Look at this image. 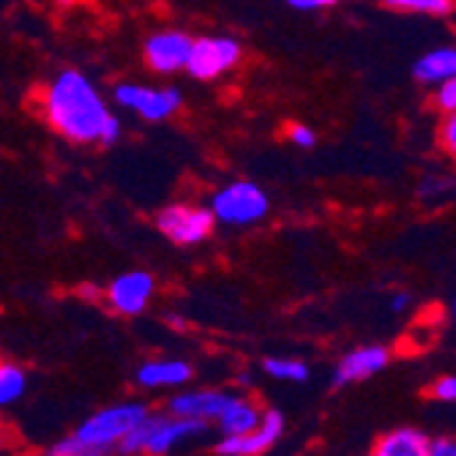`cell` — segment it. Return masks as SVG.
<instances>
[{
  "label": "cell",
  "instance_id": "obj_3",
  "mask_svg": "<svg viewBox=\"0 0 456 456\" xmlns=\"http://www.w3.org/2000/svg\"><path fill=\"white\" fill-rule=\"evenodd\" d=\"M148 419V407L140 402H129V404H115L107 407L102 412H96L94 419H88L77 429L74 437H79L82 443L96 445L110 451L112 445H118L123 437H126L137 424H142Z\"/></svg>",
  "mask_w": 456,
  "mask_h": 456
},
{
  "label": "cell",
  "instance_id": "obj_10",
  "mask_svg": "<svg viewBox=\"0 0 456 456\" xmlns=\"http://www.w3.org/2000/svg\"><path fill=\"white\" fill-rule=\"evenodd\" d=\"M189 50H191V38L183 36V33H159L153 38H148L145 45V61L153 71H161V74H170V71H178L186 66V58H189Z\"/></svg>",
  "mask_w": 456,
  "mask_h": 456
},
{
  "label": "cell",
  "instance_id": "obj_24",
  "mask_svg": "<svg viewBox=\"0 0 456 456\" xmlns=\"http://www.w3.org/2000/svg\"><path fill=\"white\" fill-rule=\"evenodd\" d=\"M429 456H456V445L451 437L429 440Z\"/></svg>",
  "mask_w": 456,
  "mask_h": 456
},
{
  "label": "cell",
  "instance_id": "obj_18",
  "mask_svg": "<svg viewBox=\"0 0 456 456\" xmlns=\"http://www.w3.org/2000/svg\"><path fill=\"white\" fill-rule=\"evenodd\" d=\"M265 371L276 380H289V383H304L309 378V369L301 361H289V358H268Z\"/></svg>",
  "mask_w": 456,
  "mask_h": 456
},
{
  "label": "cell",
  "instance_id": "obj_9",
  "mask_svg": "<svg viewBox=\"0 0 456 456\" xmlns=\"http://www.w3.org/2000/svg\"><path fill=\"white\" fill-rule=\"evenodd\" d=\"M151 296H153V279L142 271L118 276L107 289L112 309L120 314H140L148 306Z\"/></svg>",
  "mask_w": 456,
  "mask_h": 456
},
{
  "label": "cell",
  "instance_id": "obj_23",
  "mask_svg": "<svg viewBox=\"0 0 456 456\" xmlns=\"http://www.w3.org/2000/svg\"><path fill=\"white\" fill-rule=\"evenodd\" d=\"M440 142L445 145V151H448V153H453V151H456V118H453V112L445 118V123L440 126Z\"/></svg>",
  "mask_w": 456,
  "mask_h": 456
},
{
  "label": "cell",
  "instance_id": "obj_19",
  "mask_svg": "<svg viewBox=\"0 0 456 456\" xmlns=\"http://www.w3.org/2000/svg\"><path fill=\"white\" fill-rule=\"evenodd\" d=\"M386 6L416 14H448L453 9L451 0H386Z\"/></svg>",
  "mask_w": 456,
  "mask_h": 456
},
{
  "label": "cell",
  "instance_id": "obj_11",
  "mask_svg": "<svg viewBox=\"0 0 456 456\" xmlns=\"http://www.w3.org/2000/svg\"><path fill=\"white\" fill-rule=\"evenodd\" d=\"M232 399L235 396L224 391H186L170 402V412L178 419H219Z\"/></svg>",
  "mask_w": 456,
  "mask_h": 456
},
{
  "label": "cell",
  "instance_id": "obj_27",
  "mask_svg": "<svg viewBox=\"0 0 456 456\" xmlns=\"http://www.w3.org/2000/svg\"><path fill=\"white\" fill-rule=\"evenodd\" d=\"M287 4L296 9H322V6L337 4V0H287Z\"/></svg>",
  "mask_w": 456,
  "mask_h": 456
},
{
  "label": "cell",
  "instance_id": "obj_22",
  "mask_svg": "<svg viewBox=\"0 0 456 456\" xmlns=\"http://www.w3.org/2000/svg\"><path fill=\"white\" fill-rule=\"evenodd\" d=\"M432 396L440 399V402H453L456 399V380L451 375L440 378L435 386H432Z\"/></svg>",
  "mask_w": 456,
  "mask_h": 456
},
{
  "label": "cell",
  "instance_id": "obj_30",
  "mask_svg": "<svg viewBox=\"0 0 456 456\" xmlns=\"http://www.w3.org/2000/svg\"><path fill=\"white\" fill-rule=\"evenodd\" d=\"M375 456H378V453H375Z\"/></svg>",
  "mask_w": 456,
  "mask_h": 456
},
{
  "label": "cell",
  "instance_id": "obj_17",
  "mask_svg": "<svg viewBox=\"0 0 456 456\" xmlns=\"http://www.w3.org/2000/svg\"><path fill=\"white\" fill-rule=\"evenodd\" d=\"M28 386V375L14 363H0V407L14 404Z\"/></svg>",
  "mask_w": 456,
  "mask_h": 456
},
{
  "label": "cell",
  "instance_id": "obj_28",
  "mask_svg": "<svg viewBox=\"0 0 456 456\" xmlns=\"http://www.w3.org/2000/svg\"><path fill=\"white\" fill-rule=\"evenodd\" d=\"M6 448H9V432L0 427V453H4Z\"/></svg>",
  "mask_w": 456,
  "mask_h": 456
},
{
  "label": "cell",
  "instance_id": "obj_1",
  "mask_svg": "<svg viewBox=\"0 0 456 456\" xmlns=\"http://www.w3.org/2000/svg\"><path fill=\"white\" fill-rule=\"evenodd\" d=\"M47 120L71 142H94L110 118L102 96L79 71H63L47 88Z\"/></svg>",
  "mask_w": 456,
  "mask_h": 456
},
{
  "label": "cell",
  "instance_id": "obj_2",
  "mask_svg": "<svg viewBox=\"0 0 456 456\" xmlns=\"http://www.w3.org/2000/svg\"><path fill=\"white\" fill-rule=\"evenodd\" d=\"M202 432H205V421L200 419H178V416L159 419L148 412V419L123 437L118 448L126 456H161L170 448H175L178 443L197 437Z\"/></svg>",
  "mask_w": 456,
  "mask_h": 456
},
{
  "label": "cell",
  "instance_id": "obj_14",
  "mask_svg": "<svg viewBox=\"0 0 456 456\" xmlns=\"http://www.w3.org/2000/svg\"><path fill=\"white\" fill-rule=\"evenodd\" d=\"M378 456H429V437L419 429H396L378 443Z\"/></svg>",
  "mask_w": 456,
  "mask_h": 456
},
{
  "label": "cell",
  "instance_id": "obj_21",
  "mask_svg": "<svg viewBox=\"0 0 456 456\" xmlns=\"http://www.w3.org/2000/svg\"><path fill=\"white\" fill-rule=\"evenodd\" d=\"M437 107H440L443 112H448V115L456 110V82H453V79L440 82V91H437Z\"/></svg>",
  "mask_w": 456,
  "mask_h": 456
},
{
  "label": "cell",
  "instance_id": "obj_26",
  "mask_svg": "<svg viewBox=\"0 0 456 456\" xmlns=\"http://www.w3.org/2000/svg\"><path fill=\"white\" fill-rule=\"evenodd\" d=\"M118 132H120V126H118V120L110 115L107 120H104V126H102V134H99V140L104 142V145H112L115 140H118Z\"/></svg>",
  "mask_w": 456,
  "mask_h": 456
},
{
  "label": "cell",
  "instance_id": "obj_6",
  "mask_svg": "<svg viewBox=\"0 0 456 456\" xmlns=\"http://www.w3.org/2000/svg\"><path fill=\"white\" fill-rule=\"evenodd\" d=\"M214 227V214L189 205H170L159 214V230L175 243H197Z\"/></svg>",
  "mask_w": 456,
  "mask_h": 456
},
{
  "label": "cell",
  "instance_id": "obj_12",
  "mask_svg": "<svg viewBox=\"0 0 456 456\" xmlns=\"http://www.w3.org/2000/svg\"><path fill=\"white\" fill-rule=\"evenodd\" d=\"M386 363H388V350L386 347H361V350L342 358L334 383L347 386V383L366 380V378L375 375V371H380Z\"/></svg>",
  "mask_w": 456,
  "mask_h": 456
},
{
  "label": "cell",
  "instance_id": "obj_16",
  "mask_svg": "<svg viewBox=\"0 0 456 456\" xmlns=\"http://www.w3.org/2000/svg\"><path fill=\"white\" fill-rule=\"evenodd\" d=\"M453 74H456V50L451 47L435 50L416 63V77L421 82H445L453 79Z\"/></svg>",
  "mask_w": 456,
  "mask_h": 456
},
{
  "label": "cell",
  "instance_id": "obj_25",
  "mask_svg": "<svg viewBox=\"0 0 456 456\" xmlns=\"http://www.w3.org/2000/svg\"><path fill=\"white\" fill-rule=\"evenodd\" d=\"M289 140H293L296 145H301V148H312L314 145V134L306 126H289Z\"/></svg>",
  "mask_w": 456,
  "mask_h": 456
},
{
  "label": "cell",
  "instance_id": "obj_20",
  "mask_svg": "<svg viewBox=\"0 0 456 456\" xmlns=\"http://www.w3.org/2000/svg\"><path fill=\"white\" fill-rule=\"evenodd\" d=\"M45 456H107V451L82 443L79 437H66V440L55 443Z\"/></svg>",
  "mask_w": 456,
  "mask_h": 456
},
{
  "label": "cell",
  "instance_id": "obj_7",
  "mask_svg": "<svg viewBox=\"0 0 456 456\" xmlns=\"http://www.w3.org/2000/svg\"><path fill=\"white\" fill-rule=\"evenodd\" d=\"M284 432V419H281V412L271 410V412H263V419L260 424L252 429V432H246V435H230L224 437L216 451L222 456H260L265 453Z\"/></svg>",
  "mask_w": 456,
  "mask_h": 456
},
{
  "label": "cell",
  "instance_id": "obj_5",
  "mask_svg": "<svg viewBox=\"0 0 456 456\" xmlns=\"http://www.w3.org/2000/svg\"><path fill=\"white\" fill-rule=\"evenodd\" d=\"M238 61H240V47L232 38H200L191 41L183 69H189V74L197 79H214L227 69H232Z\"/></svg>",
  "mask_w": 456,
  "mask_h": 456
},
{
  "label": "cell",
  "instance_id": "obj_4",
  "mask_svg": "<svg viewBox=\"0 0 456 456\" xmlns=\"http://www.w3.org/2000/svg\"><path fill=\"white\" fill-rule=\"evenodd\" d=\"M268 211V197L255 183H232L214 197V216L230 224L257 222Z\"/></svg>",
  "mask_w": 456,
  "mask_h": 456
},
{
  "label": "cell",
  "instance_id": "obj_13",
  "mask_svg": "<svg viewBox=\"0 0 456 456\" xmlns=\"http://www.w3.org/2000/svg\"><path fill=\"white\" fill-rule=\"evenodd\" d=\"M191 378V369L183 361H151L140 366L137 383L145 388H170V386H183Z\"/></svg>",
  "mask_w": 456,
  "mask_h": 456
},
{
  "label": "cell",
  "instance_id": "obj_29",
  "mask_svg": "<svg viewBox=\"0 0 456 456\" xmlns=\"http://www.w3.org/2000/svg\"><path fill=\"white\" fill-rule=\"evenodd\" d=\"M391 306H394V312H402V309L407 306V296H396Z\"/></svg>",
  "mask_w": 456,
  "mask_h": 456
},
{
  "label": "cell",
  "instance_id": "obj_15",
  "mask_svg": "<svg viewBox=\"0 0 456 456\" xmlns=\"http://www.w3.org/2000/svg\"><path fill=\"white\" fill-rule=\"evenodd\" d=\"M260 419H263V412L252 404V402H246V399H232L227 407H224V412L216 419L219 421V427H222V432H224V437H230V435H246V432H252L257 424H260Z\"/></svg>",
  "mask_w": 456,
  "mask_h": 456
},
{
  "label": "cell",
  "instance_id": "obj_8",
  "mask_svg": "<svg viewBox=\"0 0 456 456\" xmlns=\"http://www.w3.org/2000/svg\"><path fill=\"white\" fill-rule=\"evenodd\" d=\"M118 102L123 107H134L137 112H142L148 120H161L170 118L178 107H181V94L173 88L164 91H153V88H134V86H123L115 91Z\"/></svg>",
  "mask_w": 456,
  "mask_h": 456
}]
</instances>
